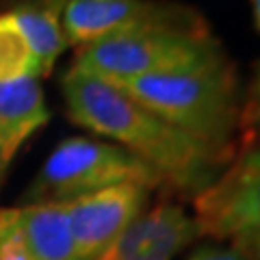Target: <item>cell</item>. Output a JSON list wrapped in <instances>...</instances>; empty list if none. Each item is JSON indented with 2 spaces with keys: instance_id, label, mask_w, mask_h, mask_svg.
Wrapping results in <instances>:
<instances>
[{
  "instance_id": "1",
  "label": "cell",
  "mask_w": 260,
  "mask_h": 260,
  "mask_svg": "<svg viewBox=\"0 0 260 260\" xmlns=\"http://www.w3.org/2000/svg\"><path fill=\"white\" fill-rule=\"evenodd\" d=\"M68 117L143 160L158 176L162 189L182 200L210 186L230 158L167 124L115 85L70 68L61 78Z\"/></svg>"
},
{
  "instance_id": "2",
  "label": "cell",
  "mask_w": 260,
  "mask_h": 260,
  "mask_svg": "<svg viewBox=\"0 0 260 260\" xmlns=\"http://www.w3.org/2000/svg\"><path fill=\"white\" fill-rule=\"evenodd\" d=\"M115 87L213 152L230 160L239 154L243 87L237 63L228 54L193 70L143 76Z\"/></svg>"
},
{
  "instance_id": "3",
  "label": "cell",
  "mask_w": 260,
  "mask_h": 260,
  "mask_svg": "<svg viewBox=\"0 0 260 260\" xmlns=\"http://www.w3.org/2000/svg\"><path fill=\"white\" fill-rule=\"evenodd\" d=\"M225 56L204 15L184 22H152L78 48L72 68L109 85L193 70Z\"/></svg>"
},
{
  "instance_id": "4",
  "label": "cell",
  "mask_w": 260,
  "mask_h": 260,
  "mask_svg": "<svg viewBox=\"0 0 260 260\" xmlns=\"http://www.w3.org/2000/svg\"><path fill=\"white\" fill-rule=\"evenodd\" d=\"M124 182L162 189L158 176L128 150L87 137H70L46 158L26 198L30 204L70 202Z\"/></svg>"
},
{
  "instance_id": "5",
  "label": "cell",
  "mask_w": 260,
  "mask_h": 260,
  "mask_svg": "<svg viewBox=\"0 0 260 260\" xmlns=\"http://www.w3.org/2000/svg\"><path fill=\"white\" fill-rule=\"evenodd\" d=\"M195 225L228 241L245 260H260V148L239 150L217 180L193 198Z\"/></svg>"
},
{
  "instance_id": "6",
  "label": "cell",
  "mask_w": 260,
  "mask_h": 260,
  "mask_svg": "<svg viewBox=\"0 0 260 260\" xmlns=\"http://www.w3.org/2000/svg\"><path fill=\"white\" fill-rule=\"evenodd\" d=\"M150 191L145 184L124 182L65 202L78 260L100 256L145 210Z\"/></svg>"
},
{
  "instance_id": "7",
  "label": "cell",
  "mask_w": 260,
  "mask_h": 260,
  "mask_svg": "<svg viewBox=\"0 0 260 260\" xmlns=\"http://www.w3.org/2000/svg\"><path fill=\"white\" fill-rule=\"evenodd\" d=\"M202 15L198 9L169 0H68L63 32L68 46L85 48L93 42L152 22H184Z\"/></svg>"
},
{
  "instance_id": "8",
  "label": "cell",
  "mask_w": 260,
  "mask_h": 260,
  "mask_svg": "<svg viewBox=\"0 0 260 260\" xmlns=\"http://www.w3.org/2000/svg\"><path fill=\"white\" fill-rule=\"evenodd\" d=\"M200 237L195 219L176 202H160L130 223L93 260H174Z\"/></svg>"
},
{
  "instance_id": "9",
  "label": "cell",
  "mask_w": 260,
  "mask_h": 260,
  "mask_svg": "<svg viewBox=\"0 0 260 260\" xmlns=\"http://www.w3.org/2000/svg\"><path fill=\"white\" fill-rule=\"evenodd\" d=\"M50 121L44 89L37 78L0 83V167H7L39 128Z\"/></svg>"
},
{
  "instance_id": "10",
  "label": "cell",
  "mask_w": 260,
  "mask_h": 260,
  "mask_svg": "<svg viewBox=\"0 0 260 260\" xmlns=\"http://www.w3.org/2000/svg\"><path fill=\"white\" fill-rule=\"evenodd\" d=\"M15 213L30 260H78L65 202H37Z\"/></svg>"
},
{
  "instance_id": "11",
  "label": "cell",
  "mask_w": 260,
  "mask_h": 260,
  "mask_svg": "<svg viewBox=\"0 0 260 260\" xmlns=\"http://www.w3.org/2000/svg\"><path fill=\"white\" fill-rule=\"evenodd\" d=\"M65 3L68 0H24L11 11V18L35 56L39 76L50 74L54 61L68 48L61 22Z\"/></svg>"
},
{
  "instance_id": "12",
  "label": "cell",
  "mask_w": 260,
  "mask_h": 260,
  "mask_svg": "<svg viewBox=\"0 0 260 260\" xmlns=\"http://www.w3.org/2000/svg\"><path fill=\"white\" fill-rule=\"evenodd\" d=\"M20 78H39V70L11 13H3L0 15V83Z\"/></svg>"
},
{
  "instance_id": "13",
  "label": "cell",
  "mask_w": 260,
  "mask_h": 260,
  "mask_svg": "<svg viewBox=\"0 0 260 260\" xmlns=\"http://www.w3.org/2000/svg\"><path fill=\"white\" fill-rule=\"evenodd\" d=\"M260 148V61L254 65V78L243 95L239 121V150Z\"/></svg>"
},
{
  "instance_id": "14",
  "label": "cell",
  "mask_w": 260,
  "mask_h": 260,
  "mask_svg": "<svg viewBox=\"0 0 260 260\" xmlns=\"http://www.w3.org/2000/svg\"><path fill=\"white\" fill-rule=\"evenodd\" d=\"M0 260H30L15 208L0 210Z\"/></svg>"
},
{
  "instance_id": "15",
  "label": "cell",
  "mask_w": 260,
  "mask_h": 260,
  "mask_svg": "<svg viewBox=\"0 0 260 260\" xmlns=\"http://www.w3.org/2000/svg\"><path fill=\"white\" fill-rule=\"evenodd\" d=\"M189 260H245V258L228 245H202L189 256Z\"/></svg>"
},
{
  "instance_id": "16",
  "label": "cell",
  "mask_w": 260,
  "mask_h": 260,
  "mask_svg": "<svg viewBox=\"0 0 260 260\" xmlns=\"http://www.w3.org/2000/svg\"><path fill=\"white\" fill-rule=\"evenodd\" d=\"M249 3H251V9H254V24L260 30V0H249Z\"/></svg>"
}]
</instances>
